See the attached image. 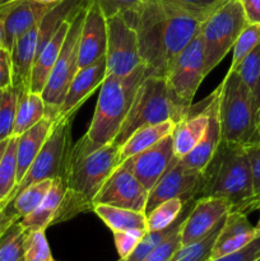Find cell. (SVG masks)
<instances>
[{
    "mask_svg": "<svg viewBox=\"0 0 260 261\" xmlns=\"http://www.w3.org/2000/svg\"><path fill=\"white\" fill-rule=\"evenodd\" d=\"M122 15L137 31L143 64L150 75L162 78L203 23L171 0H140Z\"/></svg>",
    "mask_w": 260,
    "mask_h": 261,
    "instance_id": "6da1fadb",
    "label": "cell"
},
{
    "mask_svg": "<svg viewBox=\"0 0 260 261\" xmlns=\"http://www.w3.org/2000/svg\"><path fill=\"white\" fill-rule=\"evenodd\" d=\"M120 147L99 145L86 134L71 145L63 175L65 194L53 224L63 223L84 212L93 211V200L105 181L120 166Z\"/></svg>",
    "mask_w": 260,
    "mask_h": 261,
    "instance_id": "7a4b0ae2",
    "label": "cell"
},
{
    "mask_svg": "<svg viewBox=\"0 0 260 261\" xmlns=\"http://www.w3.org/2000/svg\"><path fill=\"white\" fill-rule=\"evenodd\" d=\"M199 198L224 199L229 212L249 214L254 199L252 173L245 145L221 140L216 153L201 171Z\"/></svg>",
    "mask_w": 260,
    "mask_h": 261,
    "instance_id": "3957f363",
    "label": "cell"
},
{
    "mask_svg": "<svg viewBox=\"0 0 260 261\" xmlns=\"http://www.w3.org/2000/svg\"><path fill=\"white\" fill-rule=\"evenodd\" d=\"M149 70L144 64L125 76L106 75L99 87L98 99L86 135L99 145L114 142L132 107L138 88Z\"/></svg>",
    "mask_w": 260,
    "mask_h": 261,
    "instance_id": "277c9868",
    "label": "cell"
},
{
    "mask_svg": "<svg viewBox=\"0 0 260 261\" xmlns=\"http://www.w3.org/2000/svg\"><path fill=\"white\" fill-rule=\"evenodd\" d=\"M190 109L180 106L173 101L165 78L147 76L138 88L129 114L112 143L120 147L135 130L144 125L160 124L163 121L178 124L189 116Z\"/></svg>",
    "mask_w": 260,
    "mask_h": 261,
    "instance_id": "5b68a950",
    "label": "cell"
},
{
    "mask_svg": "<svg viewBox=\"0 0 260 261\" xmlns=\"http://www.w3.org/2000/svg\"><path fill=\"white\" fill-rule=\"evenodd\" d=\"M222 140L247 145L255 142L251 89L239 74L228 69L217 88Z\"/></svg>",
    "mask_w": 260,
    "mask_h": 261,
    "instance_id": "8992f818",
    "label": "cell"
},
{
    "mask_svg": "<svg viewBox=\"0 0 260 261\" xmlns=\"http://www.w3.org/2000/svg\"><path fill=\"white\" fill-rule=\"evenodd\" d=\"M246 24L241 0H223L203 20L200 37L206 75L226 58Z\"/></svg>",
    "mask_w": 260,
    "mask_h": 261,
    "instance_id": "52a82bcc",
    "label": "cell"
},
{
    "mask_svg": "<svg viewBox=\"0 0 260 261\" xmlns=\"http://www.w3.org/2000/svg\"><path fill=\"white\" fill-rule=\"evenodd\" d=\"M87 2L88 0H86L71 17L70 27L66 33L60 55L48 75L45 88L41 92V96L45 102L46 117L51 121H55L58 117L59 109L63 103L69 86L76 71L79 70V40H81Z\"/></svg>",
    "mask_w": 260,
    "mask_h": 261,
    "instance_id": "ba28073f",
    "label": "cell"
},
{
    "mask_svg": "<svg viewBox=\"0 0 260 261\" xmlns=\"http://www.w3.org/2000/svg\"><path fill=\"white\" fill-rule=\"evenodd\" d=\"M71 120L73 116L54 121V126L37 157L30 166L24 177L14 188L3 208L8 205L25 188L43 180L63 177L71 149Z\"/></svg>",
    "mask_w": 260,
    "mask_h": 261,
    "instance_id": "9c48e42d",
    "label": "cell"
},
{
    "mask_svg": "<svg viewBox=\"0 0 260 261\" xmlns=\"http://www.w3.org/2000/svg\"><path fill=\"white\" fill-rule=\"evenodd\" d=\"M204 48L200 32L175 58L165 79L172 94L173 101L180 106L190 109L199 86L205 78Z\"/></svg>",
    "mask_w": 260,
    "mask_h": 261,
    "instance_id": "30bf717a",
    "label": "cell"
},
{
    "mask_svg": "<svg viewBox=\"0 0 260 261\" xmlns=\"http://www.w3.org/2000/svg\"><path fill=\"white\" fill-rule=\"evenodd\" d=\"M106 75L125 76L143 64L134 27L122 14L107 18Z\"/></svg>",
    "mask_w": 260,
    "mask_h": 261,
    "instance_id": "8fae6325",
    "label": "cell"
},
{
    "mask_svg": "<svg viewBox=\"0 0 260 261\" xmlns=\"http://www.w3.org/2000/svg\"><path fill=\"white\" fill-rule=\"evenodd\" d=\"M201 181V172L186 167L180 158L176 157L167 171L148 191L145 214L170 199H181L185 204L195 201L199 196Z\"/></svg>",
    "mask_w": 260,
    "mask_h": 261,
    "instance_id": "7c38bea8",
    "label": "cell"
},
{
    "mask_svg": "<svg viewBox=\"0 0 260 261\" xmlns=\"http://www.w3.org/2000/svg\"><path fill=\"white\" fill-rule=\"evenodd\" d=\"M147 199V189L127 168L120 165L99 189L93 200V205L106 204L145 213Z\"/></svg>",
    "mask_w": 260,
    "mask_h": 261,
    "instance_id": "4fadbf2b",
    "label": "cell"
},
{
    "mask_svg": "<svg viewBox=\"0 0 260 261\" xmlns=\"http://www.w3.org/2000/svg\"><path fill=\"white\" fill-rule=\"evenodd\" d=\"M176 158L173 152L172 134L163 138L153 147L132 155L120 165L130 171L140 184L149 191L161 176L167 171Z\"/></svg>",
    "mask_w": 260,
    "mask_h": 261,
    "instance_id": "5bb4252c",
    "label": "cell"
},
{
    "mask_svg": "<svg viewBox=\"0 0 260 261\" xmlns=\"http://www.w3.org/2000/svg\"><path fill=\"white\" fill-rule=\"evenodd\" d=\"M229 211L231 205L224 199H196L181 228V245L188 246L205 239Z\"/></svg>",
    "mask_w": 260,
    "mask_h": 261,
    "instance_id": "9a60e30c",
    "label": "cell"
},
{
    "mask_svg": "<svg viewBox=\"0 0 260 261\" xmlns=\"http://www.w3.org/2000/svg\"><path fill=\"white\" fill-rule=\"evenodd\" d=\"M59 3V2H58ZM45 4L36 0H17L0 8V19L3 23V47L12 50L18 37L37 24L41 18L55 5Z\"/></svg>",
    "mask_w": 260,
    "mask_h": 261,
    "instance_id": "2e32d148",
    "label": "cell"
},
{
    "mask_svg": "<svg viewBox=\"0 0 260 261\" xmlns=\"http://www.w3.org/2000/svg\"><path fill=\"white\" fill-rule=\"evenodd\" d=\"M106 48L107 18L96 0H88L79 40V69L103 59Z\"/></svg>",
    "mask_w": 260,
    "mask_h": 261,
    "instance_id": "e0dca14e",
    "label": "cell"
},
{
    "mask_svg": "<svg viewBox=\"0 0 260 261\" xmlns=\"http://www.w3.org/2000/svg\"><path fill=\"white\" fill-rule=\"evenodd\" d=\"M105 78H106V59L105 58L91 65L79 69L64 97L56 120L74 116L76 110L83 105L87 97L91 96L97 88L101 87Z\"/></svg>",
    "mask_w": 260,
    "mask_h": 261,
    "instance_id": "ac0fdd59",
    "label": "cell"
},
{
    "mask_svg": "<svg viewBox=\"0 0 260 261\" xmlns=\"http://www.w3.org/2000/svg\"><path fill=\"white\" fill-rule=\"evenodd\" d=\"M200 107L208 115V126H206L205 134L200 139L195 148L185 157L180 158L181 162L186 167L201 172L212 160L213 154L216 153L219 143L222 140L221 122L218 116V93L217 89L205 98V101L200 102Z\"/></svg>",
    "mask_w": 260,
    "mask_h": 261,
    "instance_id": "d6986e66",
    "label": "cell"
},
{
    "mask_svg": "<svg viewBox=\"0 0 260 261\" xmlns=\"http://www.w3.org/2000/svg\"><path fill=\"white\" fill-rule=\"evenodd\" d=\"M257 233L259 232L250 223L247 214L241 212H229L212 247L211 259H218L239 251L251 242Z\"/></svg>",
    "mask_w": 260,
    "mask_h": 261,
    "instance_id": "ffe728a7",
    "label": "cell"
},
{
    "mask_svg": "<svg viewBox=\"0 0 260 261\" xmlns=\"http://www.w3.org/2000/svg\"><path fill=\"white\" fill-rule=\"evenodd\" d=\"M38 23L18 37L9 51L12 60V87L17 91H31V74L37 54Z\"/></svg>",
    "mask_w": 260,
    "mask_h": 261,
    "instance_id": "44dd1931",
    "label": "cell"
},
{
    "mask_svg": "<svg viewBox=\"0 0 260 261\" xmlns=\"http://www.w3.org/2000/svg\"><path fill=\"white\" fill-rule=\"evenodd\" d=\"M73 14L68 19L64 20L63 24L59 27V30L54 35V37L48 41L47 45L36 56L35 63H33L32 74H31V92L41 93L43 88H45L48 75H50L56 60H58L59 55H60L61 48H63L64 41H65L66 33H68L69 27H70Z\"/></svg>",
    "mask_w": 260,
    "mask_h": 261,
    "instance_id": "7402d4cb",
    "label": "cell"
},
{
    "mask_svg": "<svg viewBox=\"0 0 260 261\" xmlns=\"http://www.w3.org/2000/svg\"><path fill=\"white\" fill-rule=\"evenodd\" d=\"M196 109L198 110L191 106L189 116L176 124L172 133L173 152L177 158H183L190 153L205 134L208 126V115L199 103L196 105Z\"/></svg>",
    "mask_w": 260,
    "mask_h": 261,
    "instance_id": "603a6c76",
    "label": "cell"
},
{
    "mask_svg": "<svg viewBox=\"0 0 260 261\" xmlns=\"http://www.w3.org/2000/svg\"><path fill=\"white\" fill-rule=\"evenodd\" d=\"M54 126L47 117L17 137V185L24 177L30 166L37 157Z\"/></svg>",
    "mask_w": 260,
    "mask_h": 261,
    "instance_id": "cb8c5ba5",
    "label": "cell"
},
{
    "mask_svg": "<svg viewBox=\"0 0 260 261\" xmlns=\"http://www.w3.org/2000/svg\"><path fill=\"white\" fill-rule=\"evenodd\" d=\"M64 194H65V185L63 178L59 177L53 180L50 190L47 191L40 205L32 213L19 219L25 231H37V229L46 231L47 227L53 226L54 219L63 201Z\"/></svg>",
    "mask_w": 260,
    "mask_h": 261,
    "instance_id": "d4e9b609",
    "label": "cell"
},
{
    "mask_svg": "<svg viewBox=\"0 0 260 261\" xmlns=\"http://www.w3.org/2000/svg\"><path fill=\"white\" fill-rule=\"evenodd\" d=\"M175 126L176 124L173 121H163L160 124L144 125L137 129L120 145V163L157 144L163 138L172 134Z\"/></svg>",
    "mask_w": 260,
    "mask_h": 261,
    "instance_id": "484cf974",
    "label": "cell"
},
{
    "mask_svg": "<svg viewBox=\"0 0 260 261\" xmlns=\"http://www.w3.org/2000/svg\"><path fill=\"white\" fill-rule=\"evenodd\" d=\"M17 92V112H15L13 137L23 134L46 117L45 102L41 93H35L30 89Z\"/></svg>",
    "mask_w": 260,
    "mask_h": 261,
    "instance_id": "4316f807",
    "label": "cell"
},
{
    "mask_svg": "<svg viewBox=\"0 0 260 261\" xmlns=\"http://www.w3.org/2000/svg\"><path fill=\"white\" fill-rule=\"evenodd\" d=\"M93 212L112 232L130 231V229L148 231L147 216L144 212L106 205V204H96L93 205Z\"/></svg>",
    "mask_w": 260,
    "mask_h": 261,
    "instance_id": "83f0119b",
    "label": "cell"
},
{
    "mask_svg": "<svg viewBox=\"0 0 260 261\" xmlns=\"http://www.w3.org/2000/svg\"><path fill=\"white\" fill-rule=\"evenodd\" d=\"M53 180H43L36 182L20 191L4 209H7L10 214L19 221L23 217L32 213L41 204L47 191L50 190Z\"/></svg>",
    "mask_w": 260,
    "mask_h": 261,
    "instance_id": "f1b7e54d",
    "label": "cell"
},
{
    "mask_svg": "<svg viewBox=\"0 0 260 261\" xmlns=\"http://www.w3.org/2000/svg\"><path fill=\"white\" fill-rule=\"evenodd\" d=\"M193 205H194V201L186 203L185 206H184L183 212H181V214L178 216V218L176 219L171 226H168L167 228L160 229V231H147V233H145L144 236H143V239L140 240V242L138 244L137 249L133 251V254L130 255L127 259L120 260V261H142L150 251H153L158 245L162 244V242L165 241V240L167 239V237L170 236V234L172 233L178 226H181V224L184 223V221L186 219L188 214L190 213Z\"/></svg>",
    "mask_w": 260,
    "mask_h": 261,
    "instance_id": "f546056e",
    "label": "cell"
},
{
    "mask_svg": "<svg viewBox=\"0 0 260 261\" xmlns=\"http://www.w3.org/2000/svg\"><path fill=\"white\" fill-rule=\"evenodd\" d=\"M15 186H17V137H10L4 154L0 160V204H2V208Z\"/></svg>",
    "mask_w": 260,
    "mask_h": 261,
    "instance_id": "4dcf8cb0",
    "label": "cell"
},
{
    "mask_svg": "<svg viewBox=\"0 0 260 261\" xmlns=\"http://www.w3.org/2000/svg\"><path fill=\"white\" fill-rule=\"evenodd\" d=\"M27 231L15 221L0 237V261H24V241Z\"/></svg>",
    "mask_w": 260,
    "mask_h": 261,
    "instance_id": "1f68e13d",
    "label": "cell"
},
{
    "mask_svg": "<svg viewBox=\"0 0 260 261\" xmlns=\"http://www.w3.org/2000/svg\"><path fill=\"white\" fill-rule=\"evenodd\" d=\"M184 206H185V203L177 198L161 203L153 211L145 214L148 231H160V229L167 228L178 218Z\"/></svg>",
    "mask_w": 260,
    "mask_h": 261,
    "instance_id": "d6a6232c",
    "label": "cell"
},
{
    "mask_svg": "<svg viewBox=\"0 0 260 261\" xmlns=\"http://www.w3.org/2000/svg\"><path fill=\"white\" fill-rule=\"evenodd\" d=\"M224 219H222V221L217 224L216 228H214L205 239L200 240V241L195 242V244L181 247V249L176 252L175 256L171 259V261H208L211 259L212 247H213L214 242H216L217 240V236H218L219 231H221L222 226H223Z\"/></svg>",
    "mask_w": 260,
    "mask_h": 261,
    "instance_id": "836d02e7",
    "label": "cell"
},
{
    "mask_svg": "<svg viewBox=\"0 0 260 261\" xmlns=\"http://www.w3.org/2000/svg\"><path fill=\"white\" fill-rule=\"evenodd\" d=\"M17 99L18 92L14 87H9L3 91L2 101H0V142L13 137Z\"/></svg>",
    "mask_w": 260,
    "mask_h": 261,
    "instance_id": "e575fe53",
    "label": "cell"
},
{
    "mask_svg": "<svg viewBox=\"0 0 260 261\" xmlns=\"http://www.w3.org/2000/svg\"><path fill=\"white\" fill-rule=\"evenodd\" d=\"M24 261H56L46 239L45 229L27 231L24 241Z\"/></svg>",
    "mask_w": 260,
    "mask_h": 261,
    "instance_id": "d590c367",
    "label": "cell"
},
{
    "mask_svg": "<svg viewBox=\"0 0 260 261\" xmlns=\"http://www.w3.org/2000/svg\"><path fill=\"white\" fill-rule=\"evenodd\" d=\"M260 43V24H250L247 23L240 36L237 37L233 47V55H232V63L229 69L235 70L239 64L244 60L245 56Z\"/></svg>",
    "mask_w": 260,
    "mask_h": 261,
    "instance_id": "8d00e7d4",
    "label": "cell"
},
{
    "mask_svg": "<svg viewBox=\"0 0 260 261\" xmlns=\"http://www.w3.org/2000/svg\"><path fill=\"white\" fill-rule=\"evenodd\" d=\"M235 71L239 74L240 78L244 81V83L252 91V88H254L255 83L257 81V76L260 74V43L257 46H255L245 56L244 60L235 69Z\"/></svg>",
    "mask_w": 260,
    "mask_h": 261,
    "instance_id": "74e56055",
    "label": "cell"
},
{
    "mask_svg": "<svg viewBox=\"0 0 260 261\" xmlns=\"http://www.w3.org/2000/svg\"><path fill=\"white\" fill-rule=\"evenodd\" d=\"M183 224L178 226L162 244L158 245L142 261H171L176 252L183 247V245H181V228H183Z\"/></svg>",
    "mask_w": 260,
    "mask_h": 261,
    "instance_id": "f35d334b",
    "label": "cell"
},
{
    "mask_svg": "<svg viewBox=\"0 0 260 261\" xmlns=\"http://www.w3.org/2000/svg\"><path fill=\"white\" fill-rule=\"evenodd\" d=\"M114 233L115 246H116L119 260H125L137 249L138 244L143 239L147 231L145 229H130V231L112 232Z\"/></svg>",
    "mask_w": 260,
    "mask_h": 261,
    "instance_id": "ab89813d",
    "label": "cell"
},
{
    "mask_svg": "<svg viewBox=\"0 0 260 261\" xmlns=\"http://www.w3.org/2000/svg\"><path fill=\"white\" fill-rule=\"evenodd\" d=\"M247 157L252 173V189H254V199L250 205V213L260 209V144L245 145Z\"/></svg>",
    "mask_w": 260,
    "mask_h": 261,
    "instance_id": "60d3db41",
    "label": "cell"
},
{
    "mask_svg": "<svg viewBox=\"0 0 260 261\" xmlns=\"http://www.w3.org/2000/svg\"><path fill=\"white\" fill-rule=\"evenodd\" d=\"M203 22L223 0H171Z\"/></svg>",
    "mask_w": 260,
    "mask_h": 261,
    "instance_id": "b9f144b4",
    "label": "cell"
},
{
    "mask_svg": "<svg viewBox=\"0 0 260 261\" xmlns=\"http://www.w3.org/2000/svg\"><path fill=\"white\" fill-rule=\"evenodd\" d=\"M260 257V232L251 242L241 250L218 259H209L208 261H255Z\"/></svg>",
    "mask_w": 260,
    "mask_h": 261,
    "instance_id": "7bdbcfd3",
    "label": "cell"
},
{
    "mask_svg": "<svg viewBox=\"0 0 260 261\" xmlns=\"http://www.w3.org/2000/svg\"><path fill=\"white\" fill-rule=\"evenodd\" d=\"M99 8L103 12L105 17L110 18L116 14H124L134 7H137L140 0H96Z\"/></svg>",
    "mask_w": 260,
    "mask_h": 261,
    "instance_id": "ee69618b",
    "label": "cell"
},
{
    "mask_svg": "<svg viewBox=\"0 0 260 261\" xmlns=\"http://www.w3.org/2000/svg\"><path fill=\"white\" fill-rule=\"evenodd\" d=\"M12 87V60L10 53L4 47H0V89Z\"/></svg>",
    "mask_w": 260,
    "mask_h": 261,
    "instance_id": "f6af8a7d",
    "label": "cell"
},
{
    "mask_svg": "<svg viewBox=\"0 0 260 261\" xmlns=\"http://www.w3.org/2000/svg\"><path fill=\"white\" fill-rule=\"evenodd\" d=\"M245 18L250 24H260V0H241Z\"/></svg>",
    "mask_w": 260,
    "mask_h": 261,
    "instance_id": "bcb514c9",
    "label": "cell"
},
{
    "mask_svg": "<svg viewBox=\"0 0 260 261\" xmlns=\"http://www.w3.org/2000/svg\"><path fill=\"white\" fill-rule=\"evenodd\" d=\"M252 93V111H254V122H255V142H256V133L260 126V74L255 83ZM254 142V143H255Z\"/></svg>",
    "mask_w": 260,
    "mask_h": 261,
    "instance_id": "7dc6e473",
    "label": "cell"
},
{
    "mask_svg": "<svg viewBox=\"0 0 260 261\" xmlns=\"http://www.w3.org/2000/svg\"><path fill=\"white\" fill-rule=\"evenodd\" d=\"M15 221H18V219L13 214H10L7 209L0 208V237L9 228L10 224L14 223Z\"/></svg>",
    "mask_w": 260,
    "mask_h": 261,
    "instance_id": "c3c4849f",
    "label": "cell"
},
{
    "mask_svg": "<svg viewBox=\"0 0 260 261\" xmlns=\"http://www.w3.org/2000/svg\"><path fill=\"white\" fill-rule=\"evenodd\" d=\"M8 140H9V139H7V140H3V142H0V160H2L3 154H4V152H5V148H7Z\"/></svg>",
    "mask_w": 260,
    "mask_h": 261,
    "instance_id": "681fc988",
    "label": "cell"
},
{
    "mask_svg": "<svg viewBox=\"0 0 260 261\" xmlns=\"http://www.w3.org/2000/svg\"><path fill=\"white\" fill-rule=\"evenodd\" d=\"M14 2H17V0H0V8L4 7V5L10 4V3H14Z\"/></svg>",
    "mask_w": 260,
    "mask_h": 261,
    "instance_id": "f907efd6",
    "label": "cell"
},
{
    "mask_svg": "<svg viewBox=\"0 0 260 261\" xmlns=\"http://www.w3.org/2000/svg\"><path fill=\"white\" fill-rule=\"evenodd\" d=\"M36 2H40V3H45V4H54V3H58V2H61V0H36Z\"/></svg>",
    "mask_w": 260,
    "mask_h": 261,
    "instance_id": "816d5d0a",
    "label": "cell"
},
{
    "mask_svg": "<svg viewBox=\"0 0 260 261\" xmlns=\"http://www.w3.org/2000/svg\"><path fill=\"white\" fill-rule=\"evenodd\" d=\"M3 23H2V19H0V46L3 47Z\"/></svg>",
    "mask_w": 260,
    "mask_h": 261,
    "instance_id": "f5cc1de1",
    "label": "cell"
},
{
    "mask_svg": "<svg viewBox=\"0 0 260 261\" xmlns=\"http://www.w3.org/2000/svg\"><path fill=\"white\" fill-rule=\"evenodd\" d=\"M254 144H260V126H259V129H257V133H256V142H255Z\"/></svg>",
    "mask_w": 260,
    "mask_h": 261,
    "instance_id": "db71d44e",
    "label": "cell"
},
{
    "mask_svg": "<svg viewBox=\"0 0 260 261\" xmlns=\"http://www.w3.org/2000/svg\"><path fill=\"white\" fill-rule=\"evenodd\" d=\"M255 228H256L257 232H260V218H259V222H257V224L255 226Z\"/></svg>",
    "mask_w": 260,
    "mask_h": 261,
    "instance_id": "11a10c76",
    "label": "cell"
},
{
    "mask_svg": "<svg viewBox=\"0 0 260 261\" xmlns=\"http://www.w3.org/2000/svg\"><path fill=\"white\" fill-rule=\"evenodd\" d=\"M3 91H4V89H0V101H2V96H3Z\"/></svg>",
    "mask_w": 260,
    "mask_h": 261,
    "instance_id": "9f6ffc18",
    "label": "cell"
},
{
    "mask_svg": "<svg viewBox=\"0 0 260 261\" xmlns=\"http://www.w3.org/2000/svg\"><path fill=\"white\" fill-rule=\"evenodd\" d=\"M255 261H260V257H259V259H256V260H255Z\"/></svg>",
    "mask_w": 260,
    "mask_h": 261,
    "instance_id": "6f0895ef",
    "label": "cell"
},
{
    "mask_svg": "<svg viewBox=\"0 0 260 261\" xmlns=\"http://www.w3.org/2000/svg\"><path fill=\"white\" fill-rule=\"evenodd\" d=\"M0 208H2V204H0Z\"/></svg>",
    "mask_w": 260,
    "mask_h": 261,
    "instance_id": "680465c9",
    "label": "cell"
},
{
    "mask_svg": "<svg viewBox=\"0 0 260 261\" xmlns=\"http://www.w3.org/2000/svg\"><path fill=\"white\" fill-rule=\"evenodd\" d=\"M117 261H120V260H117Z\"/></svg>",
    "mask_w": 260,
    "mask_h": 261,
    "instance_id": "91938a15",
    "label": "cell"
},
{
    "mask_svg": "<svg viewBox=\"0 0 260 261\" xmlns=\"http://www.w3.org/2000/svg\"><path fill=\"white\" fill-rule=\"evenodd\" d=\"M0 47H2V46H0Z\"/></svg>",
    "mask_w": 260,
    "mask_h": 261,
    "instance_id": "94428289",
    "label": "cell"
}]
</instances>
